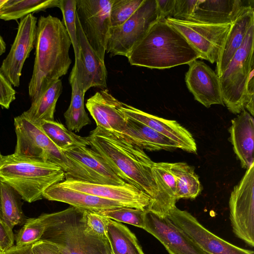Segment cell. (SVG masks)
<instances>
[{
  "label": "cell",
  "mask_w": 254,
  "mask_h": 254,
  "mask_svg": "<svg viewBox=\"0 0 254 254\" xmlns=\"http://www.w3.org/2000/svg\"><path fill=\"white\" fill-rule=\"evenodd\" d=\"M112 0H76V14L90 46L105 62Z\"/></svg>",
  "instance_id": "cell-11"
},
{
  "label": "cell",
  "mask_w": 254,
  "mask_h": 254,
  "mask_svg": "<svg viewBox=\"0 0 254 254\" xmlns=\"http://www.w3.org/2000/svg\"><path fill=\"white\" fill-rule=\"evenodd\" d=\"M2 218L12 229L24 224L26 218L22 211L21 197L10 186L0 180Z\"/></svg>",
  "instance_id": "cell-32"
},
{
  "label": "cell",
  "mask_w": 254,
  "mask_h": 254,
  "mask_svg": "<svg viewBox=\"0 0 254 254\" xmlns=\"http://www.w3.org/2000/svg\"><path fill=\"white\" fill-rule=\"evenodd\" d=\"M146 210L125 206L101 211L97 213L115 221L124 222L143 229L145 226Z\"/></svg>",
  "instance_id": "cell-35"
},
{
  "label": "cell",
  "mask_w": 254,
  "mask_h": 254,
  "mask_svg": "<svg viewBox=\"0 0 254 254\" xmlns=\"http://www.w3.org/2000/svg\"><path fill=\"white\" fill-rule=\"evenodd\" d=\"M166 22L178 30L199 53L200 59L216 63L232 24H213L171 17Z\"/></svg>",
  "instance_id": "cell-9"
},
{
  "label": "cell",
  "mask_w": 254,
  "mask_h": 254,
  "mask_svg": "<svg viewBox=\"0 0 254 254\" xmlns=\"http://www.w3.org/2000/svg\"><path fill=\"white\" fill-rule=\"evenodd\" d=\"M59 183L71 190L117 201L126 207L144 210H147L151 201L146 193L127 183L117 185L68 179Z\"/></svg>",
  "instance_id": "cell-14"
},
{
  "label": "cell",
  "mask_w": 254,
  "mask_h": 254,
  "mask_svg": "<svg viewBox=\"0 0 254 254\" xmlns=\"http://www.w3.org/2000/svg\"><path fill=\"white\" fill-rule=\"evenodd\" d=\"M166 215L195 244L208 254H254L217 236L202 225L190 213L175 205Z\"/></svg>",
  "instance_id": "cell-12"
},
{
  "label": "cell",
  "mask_w": 254,
  "mask_h": 254,
  "mask_svg": "<svg viewBox=\"0 0 254 254\" xmlns=\"http://www.w3.org/2000/svg\"><path fill=\"white\" fill-rule=\"evenodd\" d=\"M170 170L175 177L177 200L195 198L202 187L194 168L184 162L170 163Z\"/></svg>",
  "instance_id": "cell-30"
},
{
  "label": "cell",
  "mask_w": 254,
  "mask_h": 254,
  "mask_svg": "<svg viewBox=\"0 0 254 254\" xmlns=\"http://www.w3.org/2000/svg\"><path fill=\"white\" fill-rule=\"evenodd\" d=\"M233 150L242 167L248 169L254 164V119L246 110L231 121L229 128Z\"/></svg>",
  "instance_id": "cell-21"
},
{
  "label": "cell",
  "mask_w": 254,
  "mask_h": 254,
  "mask_svg": "<svg viewBox=\"0 0 254 254\" xmlns=\"http://www.w3.org/2000/svg\"><path fill=\"white\" fill-rule=\"evenodd\" d=\"M43 197L49 200L64 202L83 210L96 212L125 206L117 201L67 188L59 183L47 188L43 193Z\"/></svg>",
  "instance_id": "cell-20"
},
{
  "label": "cell",
  "mask_w": 254,
  "mask_h": 254,
  "mask_svg": "<svg viewBox=\"0 0 254 254\" xmlns=\"http://www.w3.org/2000/svg\"><path fill=\"white\" fill-rule=\"evenodd\" d=\"M64 152L91 172L100 184L120 185L126 183L115 173L105 159L91 148L77 147Z\"/></svg>",
  "instance_id": "cell-24"
},
{
  "label": "cell",
  "mask_w": 254,
  "mask_h": 254,
  "mask_svg": "<svg viewBox=\"0 0 254 254\" xmlns=\"http://www.w3.org/2000/svg\"><path fill=\"white\" fill-rule=\"evenodd\" d=\"M76 24L80 58L75 61L73 67L78 86L85 93L91 87L106 89L107 72L105 62L87 41L77 16Z\"/></svg>",
  "instance_id": "cell-16"
},
{
  "label": "cell",
  "mask_w": 254,
  "mask_h": 254,
  "mask_svg": "<svg viewBox=\"0 0 254 254\" xmlns=\"http://www.w3.org/2000/svg\"><path fill=\"white\" fill-rule=\"evenodd\" d=\"M198 2V0H175L174 10L171 17L179 20H190Z\"/></svg>",
  "instance_id": "cell-39"
},
{
  "label": "cell",
  "mask_w": 254,
  "mask_h": 254,
  "mask_svg": "<svg viewBox=\"0 0 254 254\" xmlns=\"http://www.w3.org/2000/svg\"><path fill=\"white\" fill-rule=\"evenodd\" d=\"M60 0H7L0 10V19L4 21L22 19L33 13L59 6Z\"/></svg>",
  "instance_id": "cell-31"
},
{
  "label": "cell",
  "mask_w": 254,
  "mask_h": 254,
  "mask_svg": "<svg viewBox=\"0 0 254 254\" xmlns=\"http://www.w3.org/2000/svg\"><path fill=\"white\" fill-rule=\"evenodd\" d=\"M144 230L156 238L169 254H208L166 215L145 211Z\"/></svg>",
  "instance_id": "cell-15"
},
{
  "label": "cell",
  "mask_w": 254,
  "mask_h": 254,
  "mask_svg": "<svg viewBox=\"0 0 254 254\" xmlns=\"http://www.w3.org/2000/svg\"><path fill=\"white\" fill-rule=\"evenodd\" d=\"M0 254H3V251L0 247Z\"/></svg>",
  "instance_id": "cell-49"
},
{
  "label": "cell",
  "mask_w": 254,
  "mask_h": 254,
  "mask_svg": "<svg viewBox=\"0 0 254 254\" xmlns=\"http://www.w3.org/2000/svg\"><path fill=\"white\" fill-rule=\"evenodd\" d=\"M246 5L241 0H198L189 20L213 24H232Z\"/></svg>",
  "instance_id": "cell-22"
},
{
  "label": "cell",
  "mask_w": 254,
  "mask_h": 254,
  "mask_svg": "<svg viewBox=\"0 0 254 254\" xmlns=\"http://www.w3.org/2000/svg\"><path fill=\"white\" fill-rule=\"evenodd\" d=\"M65 178L64 172L50 162L17 156H3L0 180L13 188L22 199L31 203L43 197L44 191Z\"/></svg>",
  "instance_id": "cell-5"
},
{
  "label": "cell",
  "mask_w": 254,
  "mask_h": 254,
  "mask_svg": "<svg viewBox=\"0 0 254 254\" xmlns=\"http://www.w3.org/2000/svg\"><path fill=\"white\" fill-rule=\"evenodd\" d=\"M7 1V0H0V10Z\"/></svg>",
  "instance_id": "cell-47"
},
{
  "label": "cell",
  "mask_w": 254,
  "mask_h": 254,
  "mask_svg": "<svg viewBox=\"0 0 254 254\" xmlns=\"http://www.w3.org/2000/svg\"><path fill=\"white\" fill-rule=\"evenodd\" d=\"M143 0H112L110 9L111 27L126 22L137 9Z\"/></svg>",
  "instance_id": "cell-37"
},
{
  "label": "cell",
  "mask_w": 254,
  "mask_h": 254,
  "mask_svg": "<svg viewBox=\"0 0 254 254\" xmlns=\"http://www.w3.org/2000/svg\"><path fill=\"white\" fill-rule=\"evenodd\" d=\"M0 217L2 218L1 207V196L0 193Z\"/></svg>",
  "instance_id": "cell-48"
},
{
  "label": "cell",
  "mask_w": 254,
  "mask_h": 254,
  "mask_svg": "<svg viewBox=\"0 0 254 254\" xmlns=\"http://www.w3.org/2000/svg\"><path fill=\"white\" fill-rule=\"evenodd\" d=\"M230 219L235 235L254 246V164L232 191L229 201Z\"/></svg>",
  "instance_id": "cell-10"
},
{
  "label": "cell",
  "mask_w": 254,
  "mask_h": 254,
  "mask_svg": "<svg viewBox=\"0 0 254 254\" xmlns=\"http://www.w3.org/2000/svg\"><path fill=\"white\" fill-rule=\"evenodd\" d=\"M62 89L61 80L56 81L33 99L29 109L21 115L38 125L43 121H54L56 104Z\"/></svg>",
  "instance_id": "cell-25"
},
{
  "label": "cell",
  "mask_w": 254,
  "mask_h": 254,
  "mask_svg": "<svg viewBox=\"0 0 254 254\" xmlns=\"http://www.w3.org/2000/svg\"><path fill=\"white\" fill-rule=\"evenodd\" d=\"M71 42L62 21L57 17L41 16L37 21L35 57L28 93L32 100L66 74L71 63Z\"/></svg>",
  "instance_id": "cell-2"
},
{
  "label": "cell",
  "mask_w": 254,
  "mask_h": 254,
  "mask_svg": "<svg viewBox=\"0 0 254 254\" xmlns=\"http://www.w3.org/2000/svg\"><path fill=\"white\" fill-rule=\"evenodd\" d=\"M161 19L171 17L175 6V0H156Z\"/></svg>",
  "instance_id": "cell-44"
},
{
  "label": "cell",
  "mask_w": 254,
  "mask_h": 254,
  "mask_svg": "<svg viewBox=\"0 0 254 254\" xmlns=\"http://www.w3.org/2000/svg\"><path fill=\"white\" fill-rule=\"evenodd\" d=\"M254 69L250 74L248 81L245 98V109L253 117L254 113Z\"/></svg>",
  "instance_id": "cell-43"
},
{
  "label": "cell",
  "mask_w": 254,
  "mask_h": 254,
  "mask_svg": "<svg viewBox=\"0 0 254 254\" xmlns=\"http://www.w3.org/2000/svg\"><path fill=\"white\" fill-rule=\"evenodd\" d=\"M152 171L159 192V215H166L177 201L176 180L170 170V163L154 162Z\"/></svg>",
  "instance_id": "cell-27"
},
{
  "label": "cell",
  "mask_w": 254,
  "mask_h": 254,
  "mask_svg": "<svg viewBox=\"0 0 254 254\" xmlns=\"http://www.w3.org/2000/svg\"><path fill=\"white\" fill-rule=\"evenodd\" d=\"M160 19L156 0H143L126 22L111 28L106 52L112 56L127 57L152 25Z\"/></svg>",
  "instance_id": "cell-8"
},
{
  "label": "cell",
  "mask_w": 254,
  "mask_h": 254,
  "mask_svg": "<svg viewBox=\"0 0 254 254\" xmlns=\"http://www.w3.org/2000/svg\"><path fill=\"white\" fill-rule=\"evenodd\" d=\"M2 156H3L1 155V153H0V161L1 159V158L2 157Z\"/></svg>",
  "instance_id": "cell-50"
},
{
  "label": "cell",
  "mask_w": 254,
  "mask_h": 254,
  "mask_svg": "<svg viewBox=\"0 0 254 254\" xmlns=\"http://www.w3.org/2000/svg\"><path fill=\"white\" fill-rule=\"evenodd\" d=\"M254 24V9L250 4L243 7L232 24L220 55L216 62L215 72L220 77L242 46L246 34Z\"/></svg>",
  "instance_id": "cell-23"
},
{
  "label": "cell",
  "mask_w": 254,
  "mask_h": 254,
  "mask_svg": "<svg viewBox=\"0 0 254 254\" xmlns=\"http://www.w3.org/2000/svg\"><path fill=\"white\" fill-rule=\"evenodd\" d=\"M83 210L73 206L39 216L45 227L41 240L57 245L64 254H113L109 243L85 229Z\"/></svg>",
  "instance_id": "cell-4"
},
{
  "label": "cell",
  "mask_w": 254,
  "mask_h": 254,
  "mask_svg": "<svg viewBox=\"0 0 254 254\" xmlns=\"http://www.w3.org/2000/svg\"><path fill=\"white\" fill-rule=\"evenodd\" d=\"M6 51V44L0 34V56Z\"/></svg>",
  "instance_id": "cell-46"
},
{
  "label": "cell",
  "mask_w": 254,
  "mask_h": 254,
  "mask_svg": "<svg viewBox=\"0 0 254 254\" xmlns=\"http://www.w3.org/2000/svg\"><path fill=\"white\" fill-rule=\"evenodd\" d=\"M130 64L166 69L189 64L200 58L199 53L166 19L154 23L128 54Z\"/></svg>",
  "instance_id": "cell-3"
},
{
  "label": "cell",
  "mask_w": 254,
  "mask_h": 254,
  "mask_svg": "<svg viewBox=\"0 0 254 254\" xmlns=\"http://www.w3.org/2000/svg\"><path fill=\"white\" fill-rule=\"evenodd\" d=\"M45 227L38 217L27 219L16 236V246L22 247L32 245L41 239Z\"/></svg>",
  "instance_id": "cell-36"
},
{
  "label": "cell",
  "mask_w": 254,
  "mask_h": 254,
  "mask_svg": "<svg viewBox=\"0 0 254 254\" xmlns=\"http://www.w3.org/2000/svg\"><path fill=\"white\" fill-rule=\"evenodd\" d=\"M14 242L12 229L0 217V247L4 252L14 246Z\"/></svg>",
  "instance_id": "cell-41"
},
{
  "label": "cell",
  "mask_w": 254,
  "mask_h": 254,
  "mask_svg": "<svg viewBox=\"0 0 254 254\" xmlns=\"http://www.w3.org/2000/svg\"><path fill=\"white\" fill-rule=\"evenodd\" d=\"M90 133L86 138L90 148L123 181L149 196L151 201L147 210L159 214V192L152 171L154 162L144 150L127 137L97 127Z\"/></svg>",
  "instance_id": "cell-1"
},
{
  "label": "cell",
  "mask_w": 254,
  "mask_h": 254,
  "mask_svg": "<svg viewBox=\"0 0 254 254\" xmlns=\"http://www.w3.org/2000/svg\"><path fill=\"white\" fill-rule=\"evenodd\" d=\"M32 245L25 246L14 245L3 252V254H35L32 250Z\"/></svg>",
  "instance_id": "cell-45"
},
{
  "label": "cell",
  "mask_w": 254,
  "mask_h": 254,
  "mask_svg": "<svg viewBox=\"0 0 254 254\" xmlns=\"http://www.w3.org/2000/svg\"><path fill=\"white\" fill-rule=\"evenodd\" d=\"M16 91L0 71V105L6 109L15 99Z\"/></svg>",
  "instance_id": "cell-40"
},
{
  "label": "cell",
  "mask_w": 254,
  "mask_h": 254,
  "mask_svg": "<svg viewBox=\"0 0 254 254\" xmlns=\"http://www.w3.org/2000/svg\"><path fill=\"white\" fill-rule=\"evenodd\" d=\"M254 24L249 28L242 46L219 77L224 105L239 114L245 109L246 87L254 68Z\"/></svg>",
  "instance_id": "cell-7"
},
{
  "label": "cell",
  "mask_w": 254,
  "mask_h": 254,
  "mask_svg": "<svg viewBox=\"0 0 254 254\" xmlns=\"http://www.w3.org/2000/svg\"><path fill=\"white\" fill-rule=\"evenodd\" d=\"M127 137L143 150H172L179 148L175 142L143 124L127 118Z\"/></svg>",
  "instance_id": "cell-26"
},
{
  "label": "cell",
  "mask_w": 254,
  "mask_h": 254,
  "mask_svg": "<svg viewBox=\"0 0 254 254\" xmlns=\"http://www.w3.org/2000/svg\"><path fill=\"white\" fill-rule=\"evenodd\" d=\"M120 110L127 118L144 124L175 142L179 148L196 153V143L192 134L177 121L151 115L124 103Z\"/></svg>",
  "instance_id": "cell-18"
},
{
  "label": "cell",
  "mask_w": 254,
  "mask_h": 254,
  "mask_svg": "<svg viewBox=\"0 0 254 254\" xmlns=\"http://www.w3.org/2000/svg\"><path fill=\"white\" fill-rule=\"evenodd\" d=\"M185 82L194 99L206 108L224 105L219 77L207 64L194 60L190 64Z\"/></svg>",
  "instance_id": "cell-17"
},
{
  "label": "cell",
  "mask_w": 254,
  "mask_h": 254,
  "mask_svg": "<svg viewBox=\"0 0 254 254\" xmlns=\"http://www.w3.org/2000/svg\"><path fill=\"white\" fill-rule=\"evenodd\" d=\"M39 125L50 139L63 151L77 147L89 146L86 137L75 134L59 122L45 121Z\"/></svg>",
  "instance_id": "cell-33"
},
{
  "label": "cell",
  "mask_w": 254,
  "mask_h": 254,
  "mask_svg": "<svg viewBox=\"0 0 254 254\" xmlns=\"http://www.w3.org/2000/svg\"><path fill=\"white\" fill-rule=\"evenodd\" d=\"M16 144L13 154L17 156L54 163L64 172L65 180L90 182L92 173L58 147L38 124L22 115L14 119Z\"/></svg>",
  "instance_id": "cell-6"
},
{
  "label": "cell",
  "mask_w": 254,
  "mask_h": 254,
  "mask_svg": "<svg viewBox=\"0 0 254 254\" xmlns=\"http://www.w3.org/2000/svg\"><path fill=\"white\" fill-rule=\"evenodd\" d=\"M69 82L71 87V101L64 114V117L67 129L71 131L79 132L84 127L90 124L91 120L85 110V93L78 86L73 66L70 73Z\"/></svg>",
  "instance_id": "cell-28"
},
{
  "label": "cell",
  "mask_w": 254,
  "mask_h": 254,
  "mask_svg": "<svg viewBox=\"0 0 254 254\" xmlns=\"http://www.w3.org/2000/svg\"><path fill=\"white\" fill-rule=\"evenodd\" d=\"M122 103L106 89L89 98L86 107L97 127L127 137V118L120 110Z\"/></svg>",
  "instance_id": "cell-19"
},
{
  "label": "cell",
  "mask_w": 254,
  "mask_h": 254,
  "mask_svg": "<svg viewBox=\"0 0 254 254\" xmlns=\"http://www.w3.org/2000/svg\"><path fill=\"white\" fill-rule=\"evenodd\" d=\"M32 250L35 254H64L57 245L41 239L32 244Z\"/></svg>",
  "instance_id": "cell-42"
},
{
  "label": "cell",
  "mask_w": 254,
  "mask_h": 254,
  "mask_svg": "<svg viewBox=\"0 0 254 254\" xmlns=\"http://www.w3.org/2000/svg\"><path fill=\"white\" fill-rule=\"evenodd\" d=\"M37 21L32 14L20 19L14 42L0 67L1 72L14 87L19 86L24 64L35 47Z\"/></svg>",
  "instance_id": "cell-13"
},
{
  "label": "cell",
  "mask_w": 254,
  "mask_h": 254,
  "mask_svg": "<svg viewBox=\"0 0 254 254\" xmlns=\"http://www.w3.org/2000/svg\"><path fill=\"white\" fill-rule=\"evenodd\" d=\"M58 7L63 13V23L70 39L76 61L80 58V48L76 24V0H60Z\"/></svg>",
  "instance_id": "cell-34"
},
{
  "label": "cell",
  "mask_w": 254,
  "mask_h": 254,
  "mask_svg": "<svg viewBox=\"0 0 254 254\" xmlns=\"http://www.w3.org/2000/svg\"><path fill=\"white\" fill-rule=\"evenodd\" d=\"M105 218L107 237L113 254H144L135 236L127 227Z\"/></svg>",
  "instance_id": "cell-29"
},
{
  "label": "cell",
  "mask_w": 254,
  "mask_h": 254,
  "mask_svg": "<svg viewBox=\"0 0 254 254\" xmlns=\"http://www.w3.org/2000/svg\"><path fill=\"white\" fill-rule=\"evenodd\" d=\"M82 219L85 231L88 233L109 243L104 217L96 212L83 210Z\"/></svg>",
  "instance_id": "cell-38"
}]
</instances>
